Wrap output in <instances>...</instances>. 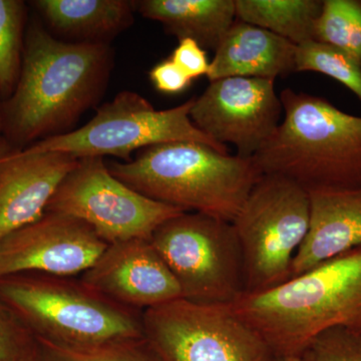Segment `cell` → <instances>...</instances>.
I'll use <instances>...</instances> for the list:
<instances>
[{"label":"cell","mask_w":361,"mask_h":361,"mask_svg":"<svg viewBox=\"0 0 361 361\" xmlns=\"http://www.w3.org/2000/svg\"><path fill=\"white\" fill-rule=\"evenodd\" d=\"M47 211L82 221L108 244L149 240L159 226L184 213L127 186L99 157L78 160L59 185Z\"/></svg>","instance_id":"obj_10"},{"label":"cell","mask_w":361,"mask_h":361,"mask_svg":"<svg viewBox=\"0 0 361 361\" xmlns=\"http://www.w3.org/2000/svg\"><path fill=\"white\" fill-rule=\"evenodd\" d=\"M0 299L37 341L92 348L144 337L142 312L73 276L25 272L0 279Z\"/></svg>","instance_id":"obj_5"},{"label":"cell","mask_w":361,"mask_h":361,"mask_svg":"<svg viewBox=\"0 0 361 361\" xmlns=\"http://www.w3.org/2000/svg\"><path fill=\"white\" fill-rule=\"evenodd\" d=\"M236 20L264 28L295 45L314 40L320 0H235Z\"/></svg>","instance_id":"obj_19"},{"label":"cell","mask_w":361,"mask_h":361,"mask_svg":"<svg viewBox=\"0 0 361 361\" xmlns=\"http://www.w3.org/2000/svg\"><path fill=\"white\" fill-rule=\"evenodd\" d=\"M40 20L56 39L111 44L129 30L137 11L130 0H35Z\"/></svg>","instance_id":"obj_17"},{"label":"cell","mask_w":361,"mask_h":361,"mask_svg":"<svg viewBox=\"0 0 361 361\" xmlns=\"http://www.w3.org/2000/svg\"><path fill=\"white\" fill-rule=\"evenodd\" d=\"M176 65L184 71L190 80L208 75L211 61L207 51L198 42L191 39L179 40L177 47L170 56Z\"/></svg>","instance_id":"obj_26"},{"label":"cell","mask_w":361,"mask_h":361,"mask_svg":"<svg viewBox=\"0 0 361 361\" xmlns=\"http://www.w3.org/2000/svg\"><path fill=\"white\" fill-rule=\"evenodd\" d=\"M275 361H302L301 356H285V357H276Z\"/></svg>","instance_id":"obj_29"},{"label":"cell","mask_w":361,"mask_h":361,"mask_svg":"<svg viewBox=\"0 0 361 361\" xmlns=\"http://www.w3.org/2000/svg\"><path fill=\"white\" fill-rule=\"evenodd\" d=\"M39 345V344H37ZM25 361H44V358H42V356L40 355L39 348H37V353H35V355L30 356V357H28L27 360H25Z\"/></svg>","instance_id":"obj_30"},{"label":"cell","mask_w":361,"mask_h":361,"mask_svg":"<svg viewBox=\"0 0 361 361\" xmlns=\"http://www.w3.org/2000/svg\"><path fill=\"white\" fill-rule=\"evenodd\" d=\"M283 118L253 160L263 175L293 180L308 192L361 188V116L324 97L285 89Z\"/></svg>","instance_id":"obj_3"},{"label":"cell","mask_w":361,"mask_h":361,"mask_svg":"<svg viewBox=\"0 0 361 361\" xmlns=\"http://www.w3.org/2000/svg\"><path fill=\"white\" fill-rule=\"evenodd\" d=\"M314 40L346 52L361 65V1L324 0Z\"/></svg>","instance_id":"obj_21"},{"label":"cell","mask_w":361,"mask_h":361,"mask_svg":"<svg viewBox=\"0 0 361 361\" xmlns=\"http://www.w3.org/2000/svg\"><path fill=\"white\" fill-rule=\"evenodd\" d=\"M144 336L161 361H275L263 337L229 306L180 298L142 312Z\"/></svg>","instance_id":"obj_9"},{"label":"cell","mask_w":361,"mask_h":361,"mask_svg":"<svg viewBox=\"0 0 361 361\" xmlns=\"http://www.w3.org/2000/svg\"><path fill=\"white\" fill-rule=\"evenodd\" d=\"M23 0H0V102L13 94L20 78L28 25Z\"/></svg>","instance_id":"obj_20"},{"label":"cell","mask_w":361,"mask_h":361,"mask_svg":"<svg viewBox=\"0 0 361 361\" xmlns=\"http://www.w3.org/2000/svg\"><path fill=\"white\" fill-rule=\"evenodd\" d=\"M282 116L275 80L255 78L210 82L195 97L190 111L197 129L223 146L234 145L242 158L255 156L279 127Z\"/></svg>","instance_id":"obj_11"},{"label":"cell","mask_w":361,"mask_h":361,"mask_svg":"<svg viewBox=\"0 0 361 361\" xmlns=\"http://www.w3.org/2000/svg\"><path fill=\"white\" fill-rule=\"evenodd\" d=\"M78 160L63 153L25 151L0 160V241L44 215Z\"/></svg>","instance_id":"obj_14"},{"label":"cell","mask_w":361,"mask_h":361,"mask_svg":"<svg viewBox=\"0 0 361 361\" xmlns=\"http://www.w3.org/2000/svg\"><path fill=\"white\" fill-rule=\"evenodd\" d=\"M295 71H314L334 78L350 90L361 103V65L336 47L316 40L297 45Z\"/></svg>","instance_id":"obj_22"},{"label":"cell","mask_w":361,"mask_h":361,"mask_svg":"<svg viewBox=\"0 0 361 361\" xmlns=\"http://www.w3.org/2000/svg\"><path fill=\"white\" fill-rule=\"evenodd\" d=\"M114 65L111 44L63 42L40 18L28 20L18 85L0 102L7 142L23 151L73 130L103 99Z\"/></svg>","instance_id":"obj_1"},{"label":"cell","mask_w":361,"mask_h":361,"mask_svg":"<svg viewBox=\"0 0 361 361\" xmlns=\"http://www.w3.org/2000/svg\"><path fill=\"white\" fill-rule=\"evenodd\" d=\"M152 84L163 94H177L184 92L193 80L185 75L172 59H164L149 73Z\"/></svg>","instance_id":"obj_27"},{"label":"cell","mask_w":361,"mask_h":361,"mask_svg":"<svg viewBox=\"0 0 361 361\" xmlns=\"http://www.w3.org/2000/svg\"><path fill=\"white\" fill-rule=\"evenodd\" d=\"M108 245L82 221L47 211L0 241V279L25 272L82 274Z\"/></svg>","instance_id":"obj_12"},{"label":"cell","mask_w":361,"mask_h":361,"mask_svg":"<svg viewBox=\"0 0 361 361\" xmlns=\"http://www.w3.org/2000/svg\"><path fill=\"white\" fill-rule=\"evenodd\" d=\"M80 279L114 302L141 312L182 298L179 285L148 239L109 244Z\"/></svg>","instance_id":"obj_13"},{"label":"cell","mask_w":361,"mask_h":361,"mask_svg":"<svg viewBox=\"0 0 361 361\" xmlns=\"http://www.w3.org/2000/svg\"><path fill=\"white\" fill-rule=\"evenodd\" d=\"M37 348L35 336L0 299V361H25Z\"/></svg>","instance_id":"obj_25"},{"label":"cell","mask_w":361,"mask_h":361,"mask_svg":"<svg viewBox=\"0 0 361 361\" xmlns=\"http://www.w3.org/2000/svg\"><path fill=\"white\" fill-rule=\"evenodd\" d=\"M229 307L276 357L301 356L314 337L334 327L361 337V247L275 288L244 293Z\"/></svg>","instance_id":"obj_2"},{"label":"cell","mask_w":361,"mask_h":361,"mask_svg":"<svg viewBox=\"0 0 361 361\" xmlns=\"http://www.w3.org/2000/svg\"><path fill=\"white\" fill-rule=\"evenodd\" d=\"M310 223L307 190L276 175H262L232 224L243 257L245 293L275 288L291 277Z\"/></svg>","instance_id":"obj_7"},{"label":"cell","mask_w":361,"mask_h":361,"mask_svg":"<svg viewBox=\"0 0 361 361\" xmlns=\"http://www.w3.org/2000/svg\"><path fill=\"white\" fill-rule=\"evenodd\" d=\"M37 341L44 361H161L145 336L92 348H68L37 339Z\"/></svg>","instance_id":"obj_23"},{"label":"cell","mask_w":361,"mask_h":361,"mask_svg":"<svg viewBox=\"0 0 361 361\" xmlns=\"http://www.w3.org/2000/svg\"><path fill=\"white\" fill-rule=\"evenodd\" d=\"M135 7L169 35L194 39L206 51H216L236 20L235 0H141Z\"/></svg>","instance_id":"obj_18"},{"label":"cell","mask_w":361,"mask_h":361,"mask_svg":"<svg viewBox=\"0 0 361 361\" xmlns=\"http://www.w3.org/2000/svg\"><path fill=\"white\" fill-rule=\"evenodd\" d=\"M297 45L236 20L211 59L209 82L227 78L274 80L295 71Z\"/></svg>","instance_id":"obj_16"},{"label":"cell","mask_w":361,"mask_h":361,"mask_svg":"<svg viewBox=\"0 0 361 361\" xmlns=\"http://www.w3.org/2000/svg\"><path fill=\"white\" fill-rule=\"evenodd\" d=\"M108 167L149 199L230 223L263 175L253 158L194 142L156 145L137 152L132 161H111Z\"/></svg>","instance_id":"obj_4"},{"label":"cell","mask_w":361,"mask_h":361,"mask_svg":"<svg viewBox=\"0 0 361 361\" xmlns=\"http://www.w3.org/2000/svg\"><path fill=\"white\" fill-rule=\"evenodd\" d=\"M302 361H361V337L342 327L314 337L301 355Z\"/></svg>","instance_id":"obj_24"},{"label":"cell","mask_w":361,"mask_h":361,"mask_svg":"<svg viewBox=\"0 0 361 361\" xmlns=\"http://www.w3.org/2000/svg\"><path fill=\"white\" fill-rule=\"evenodd\" d=\"M195 97L166 110H156L137 92L123 90L97 108L94 118L68 134L35 142L26 153H63L78 159L113 156L132 161V154L156 145L194 142L223 154L227 147L195 127L190 118Z\"/></svg>","instance_id":"obj_6"},{"label":"cell","mask_w":361,"mask_h":361,"mask_svg":"<svg viewBox=\"0 0 361 361\" xmlns=\"http://www.w3.org/2000/svg\"><path fill=\"white\" fill-rule=\"evenodd\" d=\"M149 241L185 300L229 306L245 293L243 257L232 223L184 212L159 226Z\"/></svg>","instance_id":"obj_8"},{"label":"cell","mask_w":361,"mask_h":361,"mask_svg":"<svg viewBox=\"0 0 361 361\" xmlns=\"http://www.w3.org/2000/svg\"><path fill=\"white\" fill-rule=\"evenodd\" d=\"M16 152L20 151L14 149L13 147L9 145V142H7L6 135H4V125H2L1 115H0V160L6 158V157L13 155V154L16 153Z\"/></svg>","instance_id":"obj_28"},{"label":"cell","mask_w":361,"mask_h":361,"mask_svg":"<svg viewBox=\"0 0 361 361\" xmlns=\"http://www.w3.org/2000/svg\"><path fill=\"white\" fill-rule=\"evenodd\" d=\"M308 193L310 229L292 262L290 278L361 247V188Z\"/></svg>","instance_id":"obj_15"}]
</instances>
